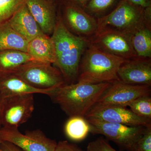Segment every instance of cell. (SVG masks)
<instances>
[{
	"instance_id": "obj_1",
	"label": "cell",
	"mask_w": 151,
	"mask_h": 151,
	"mask_svg": "<svg viewBox=\"0 0 151 151\" xmlns=\"http://www.w3.org/2000/svg\"><path fill=\"white\" fill-rule=\"evenodd\" d=\"M51 37L55 50L53 65L60 71L65 84L76 83L81 57L89 45V39L70 32L60 16L57 17Z\"/></svg>"
},
{
	"instance_id": "obj_2",
	"label": "cell",
	"mask_w": 151,
	"mask_h": 151,
	"mask_svg": "<svg viewBox=\"0 0 151 151\" xmlns=\"http://www.w3.org/2000/svg\"><path fill=\"white\" fill-rule=\"evenodd\" d=\"M111 84L76 82L65 84L54 89L49 97L70 118H84Z\"/></svg>"
},
{
	"instance_id": "obj_3",
	"label": "cell",
	"mask_w": 151,
	"mask_h": 151,
	"mask_svg": "<svg viewBox=\"0 0 151 151\" xmlns=\"http://www.w3.org/2000/svg\"><path fill=\"white\" fill-rule=\"evenodd\" d=\"M127 60L101 51L89 43L81 57L76 82L97 84L120 81L118 70Z\"/></svg>"
},
{
	"instance_id": "obj_4",
	"label": "cell",
	"mask_w": 151,
	"mask_h": 151,
	"mask_svg": "<svg viewBox=\"0 0 151 151\" xmlns=\"http://www.w3.org/2000/svg\"><path fill=\"white\" fill-rule=\"evenodd\" d=\"M144 9L134 5L129 0H123L110 13L97 19V33L111 29L132 34L145 21H151V14Z\"/></svg>"
},
{
	"instance_id": "obj_5",
	"label": "cell",
	"mask_w": 151,
	"mask_h": 151,
	"mask_svg": "<svg viewBox=\"0 0 151 151\" xmlns=\"http://www.w3.org/2000/svg\"><path fill=\"white\" fill-rule=\"evenodd\" d=\"M10 71L36 89H55L65 84L60 71L50 63L30 61Z\"/></svg>"
},
{
	"instance_id": "obj_6",
	"label": "cell",
	"mask_w": 151,
	"mask_h": 151,
	"mask_svg": "<svg viewBox=\"0 0 151 151\" xmlns=\"http://www.w3.org/2000/svg\"><path fill=\"white\" fill-rule=\"evenodd\" d=\"M89 124L90 133L101 134L128 151L145 132V127H131L103 122L94 118H85Z\"/></svg>"
},
{
	"instance_id": "obj_7",
	"label": "cell",
	"mask_w": 151,
	"mask_h": 151,
	"mask_svg": "<svg viewBox=\"0 0 151 151\" xmlns=\"http://www.w3.org/2000/svg\"><path fill=\"white\" fill-rule=\"evenodd\" d=\"M131 34L111 29H103L89 39V43L101 51L126 60L138 57L133 48Z\"/></svg>"
},
{
	"instance_id": "obj_8",
	"label": "cell",
	"mask_w": 151,
	"mask_h": 151,
	"mask_svg": "<svg viewBox=\"0 0 151 151\" xmlns=\"http://www.w3.org/2000/svg\"><path fill=\"white\" fill-rule=\"evenodd\" d=\"M0 139L12 143L24 151H53L57 144L40 129L27 131L24 134L14 127L1 128Z\"/></svg>"
},
{
	"instance_id": "obj_9",
	"label": "cell",
	"mask_w": 151,
	"mask_h": 151,
	"mask_svg": "<svg viewBox=\"0 0 151 151\" xmlns=\"http://www.w3.org/2000/svg\"><path fill=\"white\" fill-rule=\"evenodd\" d=\"M84 118H94L103 122L131 126L147 127L151 126V119L138 116L127 107L95 104Z\"/></svg>"
},
{
	"instance_id": "obj_10",
	"label": "cell",
	"mask_w": 151,
	"mask_h": 151,
	"mask_svg": "<svg viewBox=\"0 0 151 151\" xmlns=\"http://www.w3.org/2000/svg\"><path fill=\"white\" fill-rule=\"evenodd\" d=\"M33 94H19L4 98L3 127L18 128L27 122L34 110Z\"/></svg>"
},
{
	"instance_id": "obj_11",
	"label": "cell",
	"mask_w": 151,
	"mask_h": 151,
	"mask_svg": "<svg viewBox=\"0 0 151 151\" xmlns=\"http://www.w3.org/2000/svg\"><path fill=\"white\" fill-rule=\"evenodd\" d=\"M151 86L132 85L121 81L111 83L96 104L127 107L138 97L150 95Z\"/></svg>"
},
{
	"instance_id": "obj_12",
	"label": "cell",
	"mask_w": 151,
	"mask_h": 151,
	"mask_svg": "<svg viewBox=\"0 0 151 151\" xmlns=\"http://www.w3.org/2000/svg\"><path fill=\"white\" fill-rule=\"evenodd\" d=\"M67 3L60 17L68 29L75 35L88 39L95 35L98 28L97 19L80 7Z\"/></svg>"
},
{
	"instance_id": "obj_13",
	"label": "cell",
	"mask_w": 151,
	"mask_h": 151,
	"mask_svg": "<svg viewBox=\"0 0 151 151\" xmlns=\"http://www.w3.org/2000/svg\"><path fill=\"white\" fill-rule=\"evenodd\" d=\"M121 82L132 85L151 86V58L137 57L127 60L119 68Z\"/></svg>"
},
{
	"instance_id": "obj_14",
	"label": "cell",
	"mask_w": 151,
	"mask_h": 151,
	"mask_svg": "<svg viewBox=\"0 0 151 151\" xmlns=\"http://www.w3.org/2000/svg\"><path fill=\"white\" fill-rule=\"evenodd\" d=\"M25 4L42 32L51 36L58 17L53 3L49 0H27Z\"/></svg>"
},
{
	"instance_id": "obj_15",
	"label": "cell",
	"mask_w": 151,
	"mask_h": 151,
	"mask_svg": "<svg viewBox=\"0 0 151 151\" xmlns=\"http://www.w3.org/2000/svg\"><path fill=\"white\" fill-rule=\"evenodd\" d=\"M55 89H36L12 71H0V96L3 98L19 94L36 93L49 96Z\"/></svg>"
},
{
	"instance_id": "obj_16",
	"label": "cell",
	"mask_w": 151,
	"mask_h": 151,
	"mask_svg": "<svg viewBox=\"0 0 151 151\" xmlns=\"http://www.w3.org/2000/svg\"><path fill=\"white\" fill-rule=\"evenodd\" d=\"M7 21L11 27L29 42L38 36L44 34L25 4Z\"/></svg>"
},
{
	"instance_id": "obj_17",
	"label": "cell",
	"mask_w": 151,
	"mask_h": 151,
	"mask_svg": "<svg viewBox=\"0 0 151 151\" xmlns=\"http://www.w3.org/2000/svg\"><path fill=\"white\" fill-rule=\"evenodd\" d=\"M27 52L35 61L53 64L55 53L51 36L43 34L29 42Z\"/></svg>"
},
{
	"instance_id": "obj_18",
	"label": "cell",
	"mask_w": 151,
	"mask_h": 151,
	"mask_svg": "<svg viewBox=\"0 0 151 151\" xmlns=\"http://www.w3.org/2000/svg\"><path fill=\"white\" fill-rule=\"evenodd\" d=\"M133 48L138 57L151 58V21L146 20L131 34Z\"/></svg>"
},
{
	"instance_id": "obj_19",
	"label": "cell",
	"mask_w": 151,
	"mask_h": 151,
	"mask_svg": "<svg viewBox=\"0 0 151 151\" xmlns=\"http://www.w3.org/2000/svg\"><path fill=\"white\" fill-rule=\"evenodd\" d=\"M28 43L11 27L7 21L0 24V52L14 50L27 52Z\"/></svg>"
},
{
	"instance_id": "obj_20",
	"label": "cell",
	"mask_w": 151,
	"mask_h": 151,
	"mask_svg": "<svg viewBox=\"0 0 151 151\" xmlns=\"http://www.w3.org/2000/svg\"><path fill=\"white\" fill-rule=\"evenodd\" d=\"M35 61L27 52L9 50L0 52V71H10L24 63Z\"/></svg>"
},
{
	"instance_id": "obj_21",
	"label": "cell",
	"mask_w": 151,
	"mask_h": 151,
	"mask_svg": "<svg viewBox=\"0 0 151 151\" xmlns=\"http://www.w3.org/2000/svg\"><path fill=\"white\" fill-rule=\"evenodd\" d=\"M65 134L70 139L79 141L86 137L90 132L88 122L83 117H70L65 124Z\"/></svg>"
},
{
	"instance_id": "obj_22",
	"label": "cell",
	"mask_w": 151,
	"mask_h": 151,
	"mask_svg": "<svg viewBox=\"0 0 151 151\" xmlns=\"http://www.w3.org/2000/svg\"><path fill=\"white\" fill-rule=\"evenodd\" d=\"M131 111L136 115L145 119H151L150 95L142 96L128 105Z\"/></svg>"
},
{
	"instance_id": "obj_23",
	"label": "cell",
	"mask_w": 151,
	"mask_h": 151,
	"mask_svg": "<svg viewBox=\"0 0 151 151\" xmlns=\"http://www.w3.org/2000/svg\"><path fill=\"white\" fill-rule=\"evenodd\" d=\"M27 0H0V24L8 20Z\"/></svg>"
},
{
	"instance_id": "obj_24",
	"label": "cell",
	"mask_w": 151,
	"mask_h": 151,
	"mask_svg": "<svg viewBox=\"0 0 151 151\" xmlns=\"http://www.w3.org/2000/svg\"><path fill=\"white\" fill-rule=\"evenodd\" d=\"M116 0H89L85 6L87 13L99 15L111 7Z\"/></svg>"
},
{
	"instance_id": "obj_25",
	"label": "cell",
	"mask_w": 151,
	"mask_h": 151,
	"mask_svg": "<svg viewBox=\"0 0 151 151\" xmlns=\"http://www.w3.org/2000/svg\"><path fill=\"white\" fill-rule=\"evenodd\" d=\"M131 151H151V126L146 127L144 134L135 142Z\"/></svg>"
},
{
	"instance_id": "obj_26",
	"label": "cell",
	"mask_w": 151,
	"mask_h": 151,
	"mask_svg": "<svg viewBox=\"0 0 151 151\" xmlns=\"http://www.w3.org/2000/svg\"><path fill=\"white\" fill-rule=\"evenodd\" d=\"M87 151H117L113 148L105 139L98 138L89 143Z\"/></svg>"
},
{
	"instance_id": "obj_27",
	"label": "cell",
	"mask_w": 151,
	"mask_h": 151,
	"mask_svg": "<svg viewBox=\"0 0 151 151\" xmlns=\"http://www.w3.org/2000/svg\"><path fill=\"white\" fill-rule=\"evenodd\" d=\"M53 151H82L77 146L70 144L67 141H60L57 143Z\"/></svg>"
},
{
	"instance_id": "obj_28",
	"label": "cell",
	"mask_w": 151,
	"mask_h": 151,
	"mask_svg": "<svg viewBox=\"0 0 151 151\" xmlns=\"http://www.w3.org/2000/svg\"><path fill=\"white\" fill-rule=\"evenodd\" d=\"M0 151H24L12 143L3 141L0 145Z\"/></svg>"
},
{
	"instance_id": "obj_29",
	"label": "cell",
	"mask_w": 151,
	"mask_h": 151,
	"mask_svg": "<svg viewBox=\"0 0 151 151\" xmlns=\"http://www.w3.org/2000/svg\"><path fill=\"white\" fill-rule=\"evenodd\" d=\"M129 1L134 5L141 7L145 9L151 6L150 0H129Z\"/></svg>"
},
{
	"instance_id": "obj_30",
	"label": "cell",
	"mask_w": 151,
	"mask_h": 151,
	"mask_svg": "<svg viewBox=\"0 0 151 151\" xmlns=\"http://www.w3.org/2000/svg\"><path fill=\"white\" fill-rule=\"evenodd\" d=\"M89 0H67L68 2L72 3L78 6L84 7L86 6V4Z\"/></svg>"
},
{
	"instance_id": "obj_31",
	"label": "cell",
	"mask_w": 151,
	"mask_h": 151,
	"mask_svg": "<svg viewBox=\"0 0 151 151\" xmlns=\"http://www.w3.org/2000/svg\"><path fill=\"white\" fill-rule=\"evenodd\" d=\"M4 107V99L0 96V129L2 126V116Z\"/></svg>"
},
{
	"instance_id": "obj_32",
	"label": "cell",
	"mask_w": 151,
	"mask_h": 151,
	"mask_svg": "<svg viewBox=\"0 0 151 151\" xmlns=\"http://www.w3.org/2000/svg\"><path fill=\"white\" fill-rule=\"evenodd\" d=\"M49 1L52 2L54 3V1H55V0H49Z\"/></svg>"
},
{
	"instance_id": "obj_33",
	"label": "cell",
	"mask_w": 151,
	"mask_h": 151,
	"mask_svg": "<svg viewBox=\"0 0 151 151\" xmlns=\"http://www.w3.org/2000/svg\"><path fill=\"white\" fill-rule=\"evenodd\" d=\"M3 141L1 140L0 139V145L1 144V143Z\"/></svg>"
}]
</instances>
